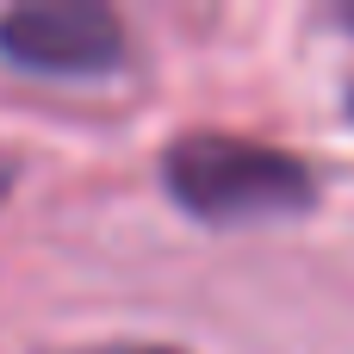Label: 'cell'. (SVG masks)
<instances>
[{
	"label": "cell",
	"mask_w": 354,
	"mask_h": 354,
	"mask_svg": "<svg viewBox=\"0 0 354 354\" xmlns=\"http://www.w3.org/2000/svg\"><path fill=\"white\" fill-rule=\"evenodd\" d=\"M168 199L218 230L236 224H280L317 205V174L280 143L236 137V131H187L162 149Z\"/></svg>",
	"instance_id": "cell-1"
},
{
	"label": "cell",
	"mask_w": 354,
	"mask_h": 354,
	"mask_svg": "<svg viewBox=\"0 0 354 354\" xmlns=\"http://www.w3.org/2000/svg\"><path fill=\"white\" fill-rule=\"evenodd\" d=\"M124 50V19L100 0H31L0 12V62L37 81H100Z\"/></svg>",
	"instance_id": "cell-2"
},
{
	"label": "cell",
	"mask_w": 354,
	"mask_h": 354,
	"mask_svg": "<svg viewBox=\"0 0 354 354\" xmlns=\"http://www.w3.org/2000/svg\"><path fill=\"white\" fill-rule=\"evenodd\" d=\"M12 180H19V162H12V156H6V149H0V199H6V193H12Z\"/></svg>",
	"instance_id": "cell-3"
},
{
	"label": "cell",
	"mask_w": 354,
	"mask_h": 354,
	"mask_svg": "<svg viewBox=\"0 0 354 354\" xmlns=\"http://www.w3.org/2000/svg\"><path fill=\"white\" fill-rule=\"evenodd\" d=\"M131 354H187V348H168V342H156V348H131Z\"/></svg>",
	"instance_id": "cell-4"
},
{
	"label": "cell",
	"mask_w": 354,
	"mask_h": 354,
	"mask_svg": "<svg viewBox=\"0 0 354 354\" xmlns=\"http://www.w3.org/2000/svg\"><path fill=\"white\" fill-rule=\"evenodd\" d=\"M336 19H342V25H348V31H354V0H348V6H342V12H336Z\"/></svg>",
	"instance_id": "cell-5"
},
{
	"label": "cell",
	"mask_w": 354,
	"mask_h": 354,
	"mask_svg": "<svg viewBox=\"0 0 354 354\" xmlns=\"http://www.w3.org/2000/svg\"><path fill=\"white\" fill-rule=\"evenodd\" d=\"M348 112H354V87H348Z\"/></svg>",
	"instance_id": "cell-6"
}]
</instances>
